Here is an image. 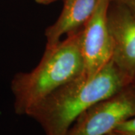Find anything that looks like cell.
<instances>
[{"instance_id":"6","label":"cell","mask_w":135,"mask_h":135,"mask_svg":"<svg viewBox=\"0 0 135 135\" xmlns=\"http://www.w3.org/2000/svg\"><path fill=\"white\" fill-rule=\"evenodd\" d=\"M98 0H65L58 19L45 30L46 47L53 46L65 35L76 33L90 18Z\"/></svg>"},{"instance_id":"9","label":"cell","mask_w":135,"mask_h":135,"mask_svg":"<svg viewBox=\"0 0 135 135\" xmlns=\"http://www.w3.org/2000/svg\"><path fill=\"white\" fill-rule=\"evenodd\" d=\"M59 0H35L36 3H38L39 5H47L50 4H52L55 2H57Z\"/></svg>"},{"instance_id":"7","label":"cell","mask_w":135,"mask_h":135,"mask_svg":"<svg viewBox=\"0 0 135 135\" xmlns=\"http://www.w3.org/2000/svg\"><path fill=\"white\" fill-rule=\"evenodd\" d=\"M113 131L117 135H135V116L121 123Z\"/></svg>"},{"instance_id":"4","label":"cell","mask_w":135,"mask_h":135,"mask_svg":"<svg viewBox=\"0 0 135 135\" xmlns=\"http://www.w3.org/2000/svg\"><path fill=\"white\" fill-rule=\"evenodd\" d=\"M110 0H98L96 8L80 29V50L84 73L91 76L112 58V43L107 26Z\"/></svg>"},{"instance_id":"2","label":"cell","mask_w":135,"mask_h":135,"mask_svg":"<svg viewBox=\"0 0 135 135\" xmlns=\"http://www.w3.org/2000/svg\"><path fill=\"white\" fill-rule=\"evenodd\" d=\"M84 73L80 30L46 47L39 64L29 72L16 74L11 82L15 113L26 115L49 95Z\"/></svg>"},{"instance_id":"5","label":"cell","mask_w":135,"mask_h":135,"mask_svg":"<svg viewBox=\"0 0 135 135\" xmlns=\"http://www.w3.org/2000/svg\"><path fill=\"white\" fill-rule=\"evenodd\" d=\"M107 19L112 43L111 60L134 79L135 17L124 5L110 2Z\"/></svg>"},{"instance_id":"11","label":"cell","mask_w":135,"mask_h":135,"mask_svg":"<svg viewBox=\"0 0 135 135\" xmlns=\"http://www.w3.org/2000/svg\"><path fill=\"white\" fill-rule=\"evenodd\" d=\"M134 83L135 84V77H134Z\"/></svg>"},{"instance_id":"10","label":"cell","mask_w":135,"mask_h":135,"mask_svg":"<svg viewBox=\"0 0 135 135\" xmlns=\"http://www.w3.org/2000/svg\"><path fill=\"white\" fill-rule=\"evenodd\" d=\"M107 135H117L116 134V133H114L113 131H112V132H110V133H109L108 134H107Z\"/></svg>"},{"instance_id":"8","label":"cell","mask_w":135,"mask_h":135,"mask_svg":"<svg viewBox=\"0 0 135 135\" xmlns=\"http://www.w3.org/2000/svg\"><path fill=\"white\" fill-rule=\"evenodd\" d=\"M110 2L124 5L135 17V0H110Z\"/></svg>"},{"instance_id":"3","label":"cell","mask_w":135,"mask_h":135,"mask_svg":"<svg viewBox=\"0 0 135 135\" xmlns=\"http://www.w3.org/2000/svg\"><path fill=\"white\" fill-rule=\"evenodd\" d=\"M135 116V84L92 105L74 122L68 135H107Z\"/></svg>"},{"instance_id":"1","label":"cell","mask_w":135,"mask_h":135,"mask_svg":"<svg viewBox=\"0 0 135 135\" xmlns=\"http://www.w3.org/2000/svg\"><path fill=\"white\" fill-rule=\"evenodd\" d=\"M134 83L110 60L96 74L83 73L59 87L29 111L46 135H68L71 127L92 105Z\"/></svg>"}]
</instances>
